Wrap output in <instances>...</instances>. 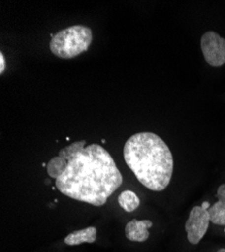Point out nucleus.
Listing matches in <instances>:
<instances>
[{
  "label": "nucleus",
  "instance_id": "obj_1",
  "mask_svg": "<svg viewBox=\"0 0 225 252\" xmlns=\"http://www.w3.org/2000/svg\"><path fill=\"white\" fill-rule=\"evenodd\" d=\"M85 144L86 140H79L60 151L59 156L68 160V165L55 184L63 195L100 207L121 186L124 179L103 146Z\"/></svg>",
  "mask_w": 225,
  "mask_h": 252
},
{
  "label": "nucleus",
  "instance_id": "obj_2",
  "mask_svg": "<svg viewBox=\"0 0 225 252\" xmlns=\"http://www.w3.org/2000/svg\"><path fill=\"white\" fill-rule=\"evenodd\" d=\"M126 163L137 181L154 192H161L170 185L174 158L168 144L153 132L131 135L124 148Z\"/></svg>",
  "mask_w": 225,
  "mask_h": 252
},
{
  "label": "nucleus",
  "instance_id": "obj_3",
  "mask_svg": "<svg viewBox=\"0 0 225 252\" xmlns=\"http://www.w3.org/2000/svg\"><path fill=\"white\" fill-rule=\"evenodd\" d=\"M93 39L90 28L86 26H72L52 35L51 52L62 59H72L86 52Z\"/></svg>",
  "mask_w": 225,
  "mask_h": 252
},
{
  "label": "nucleus",
  "instance_id": "obj_4",
  "mask_svg": "<svg viewBox=\"0 0 225 252\" xmlns=\"http://www.w3.org/2000/svg\"><path fill=\"white\" fill-rule=\"evenodd\" d=\"M210 207V203L205 201L202 203V205L195 206L191 210L189 218L185 223V230L188 241L193 245H197L207 232L211 222L208 213V209Z\"/></svg>",
  "mask_w": 225,
  "mask_h": 252
},
{
  "label": "nucleus",
  "instance_id": "obj_5",
  "mask_svg": "<svg viewBox=\"0 0 225 252\" xmlns=\"http://www.w3.org/2000/svg\"><path fill=\"white\" fill-rule=\"evenodd\" d=\"M201 50L207 64L219 68L225 64V38L213 31L204 33L200 40Z\"/></svg>",
  "mask_w": 225,
  "mask_h": 252
},
{
  "label": "nucleus",
  "instance_id": "obj_6",
  "mask_svg": "<svg viewBox=\"0 0 225 252\" xmlns=\"http://www.w3.org/2000/svg\"><path fill=\"white\" fill-rule=\"evenodd\" d=\"M153 227L151 220H136L129 221L126 226V236L129 241L145 242L150 237L149 229Z\"/></svg>",
  "mask_w": 225,
  "mask_h": 252
},
{
  "label": "nucleus",
  "instance_id": "obj_7",
  "mask_svg": "<svg viewBox=\"0 0 225 252\" xmlns=\"http://www.w3.org/2000/svg\"><path fill=\"white\" fill-rule=\"evenodd\" d=\"M218 201L208 209L210 221L218 226H225V184L219 186L216 192Z\"/></svg>",
  "mask_w": 225,
  "mask_h": 252
},
{
  "label": "nucleus",
  "instance_id": "obj_8",
  "mask_svg": "<svg viewBox=\"0 0 225 252\" xmlns=\"http://www.w3.org/2000/svg\"><path fill=\"white\" fill-rule=\"evenodd\" d=\"M97 230L95 227H87L74 231L65 238V243L70 246L80 245L82 243H93L96 241Z\"/></svg>",
  "mask_w": 225,
  "mask_h": 252
},
{
  "label": "nucleus",
  "instance_id": "obj_9",
  "mask_svg": "<svg viewBox=\"0 0 225 252\" xmlns=\"http://www.w3.org/2000/svg\"><path fill=\"white\" fill-rule=\"evenodd\" d=\"M118 204L126 212L131 213L138 208L140 201L134 192L127 190L118 196Z\"/></svg>",
  "mask_w": 225,
  "mask_h": 252
},
{
  "label": "nucleus",
  "instance_id": "obj_10",
  "mask_svg": "<svg viewBox=\"0 0 225 252\" xmlns=\"http://www.w3.org/2000/svg\"><path fill=\"white\" fill-rule=\"evenodd\" d=\"M68 165V160L62 157H54L47 164V172L48 175L57 180L61 176L63 175V173L66 171Z\"/></svg>",
  "mask_w": 225,
  "mask_h": 252
},
{
  "label": "nucleus",
  "instance_id": "obj_11",
  "mask_svg": "<svg viewBox=\"0 0 225 252\" xmlns=\"http://www.w3.org/2000/svg\"><path fill=\"white\" fill-rule=\"evenodd\" d=\"M6 60L4 58V55L3 53L1 52L0 53V74H3V72L5 71V68H6Z\"/></svg>",
  "mask_w": 225,
  "mask_h": 252
},
{
  "label": "nucleus",
  "instance_id": "obj_12",
  "mask_svg": "<svg viewBox=\"0 0 225 252\" xmlns=\"http://www.w3.org/2000/svg\"><path fill=\"white\" fill-rule=\"evenodd\" d=\"M217 252H225V248H220L217 250Z\"/></svg>",
  "mask_w": 225,
  "mask_h": 252
},
{
  "label": "nucleus",
  "instance_id": "obj_13",
  "mask_svg": "<svg viewBox=\"0 0 225 252\" xmlns=\"http://www.w3.org/2000/svg\"><path fill=\"white\" fill-rule=\"evenodd\" d=\"M224 232H225V228H224Z\"/></svg>",
  "mask_w": 225,
  "mask_h": 252
}]
</instances>
